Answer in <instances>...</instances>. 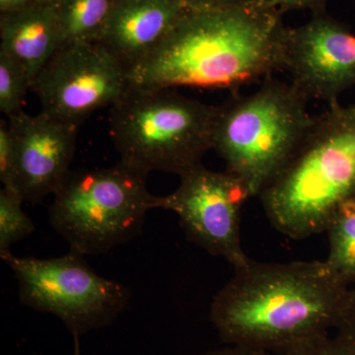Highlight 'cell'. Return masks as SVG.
Returning a JSON list of instances; mask_svg holds the SVG:
<instances>
[{
	"label": "cell",
	"mask_w": 355,
	"mask_h": 355,
	"mask_svg": "<svg viewBox=\"0 0 355 355\" xmlns=\"http://www.w3.org/2000/svg\"><path fill=\"white\" fill-rule=\"evenodd\" d=\"M202 355H275L273 352H268L256 347H244V345H231L227 349L212 350Z\"/></svg>",
	"instance_id": "7402d4cb"
},
{
	"label": "cell",
	"mask_w": 355,
	"mask_h": 355,
	"mask_svg": "<svg viewBox=\"0 0 355 355\" xmlns=\"http://www.w3.org/2000/svg\"><path fill=\"white\" fill-rule=\"evenodd\" d=\"M116 0H53L60 27V48L101 38Z\"/></svg>",
	"instance_id": "5bb4252c"
},
{
	"label": "cell",
	"mask_w": 355,
	"mask_h": 355,
	"mask_svg": "<svg viewBox=\"0 0 355 355\" xmlns=\"http://www.w3.org/2000/svg\"><path fill=\"white\" fill-rule=\"evenodd\" d=\"M128 69L99 42L60 46L32 83L41 112L80 125L130 87Z\"/></svg>",
	"instance_id": "9c48e42d"
},
{
	"label": "cell",
	"mask_w": 355,
	"mask_h": 355,
	"mask_svg": "<svg viewBox=\"0 0 355 355\" xmlns=\"http://www.w3.org/2000/svg\"><path fill=\"white\" fill-rule=\"evenodd\" d=\"M184 6L188 7L223 6V4L232 3L240 0H180Z\"/></svg>",
	"instance_id": "cb8c5ba5"
},
{
	"label": "cell",
	"mask_w": 355,
	"mask_h": 355,
	"mask_svg": "<svg viewBox=\"0 0 355 355\" xmlns=\"http://www.w3.org/2000/svg\"><path fill=\"white\" fill-rule=\"evenodd\" d=\"M308 100L292 86L266 78L249 95H231L216 107L214 146L226 170L252 198L286 165L312 123Z\"/></svg>",
	"instance_id": "5b68a950"
},
{
	"label": "cell",
	"mask_w": 355,
	"mask_h": 355,
	"mask_svg": "<svg viewBox=\"0 0 355 355\" xmlns=\"http://www.w3.org/2000/svg\"><path fill=\"white\" fill-rule=\"evenodd\" d=\"M110 132L120 163L148 176H181L202 164L214 146L216 107L175 89L130 85L111 107Z\"/></svg>",
	"instance_id": "277c9868"
},
{
	"label": "cell",
	"mask_w": 355,
	"mask_h": 355,
	"mask_svg": "<svg viewBox=\"0 0 355 355\" xmlns=\"http://www.w3.org/2000/svg\"><path fill=\"white\" fill-rule=\"evenodd\" d=\"M259 197L282 234L324 232L343 203L355 200V104L336 102L314 116L291 157Z\"/></svg>",
	"instance_id": "3957f363"
},
{
	"label": "cell",
	"mask_w": 355,
	"mask_h": 355,
	"mask_svg": "<svg viewBox=\"0 0 355 355\" xmlns=\"http://www.w3.org/2000/svg\"><path fill=\"white\" fill-rule=\"evenodd\" d=\"M282 355H355L336 336L323 334L294 345Z\"/></svg>",
	"instance_id": "d6986e66"
},
{
	"label": "cell",
	"mask_w": 355,
	"mask_h": 355,
	"mask_svg": "<svg viewBox=\"0 0 355 355\" xmlns=\"http://www.w3.org/2000/svg\"><path fill=\"white\" fill-rule=\"evenodd\" d=\"M179 187L157 197L156 209L179 217L187 237L234 268L250 263L242 248L240 226L245 202L252 198L246 184L227 170L212 171L202 164L180 176Z\"/></svg>",
	"instance_id": "ba28073f"
},
{
	"label": "cell",
	"mask_w": 355,
	"mask_h": 355,
	"mask_svg": "<svg viewBox=\"0 0 355 355\" xmlns=\"http://www.w3.org/2000/svg\"><path fill=\"white\" fill-rule=\"evenodd\" d=\"M335 330L336 338L355 354V286L350 287Z\"/></svg>",
	"instance_id": "ffe728a7"
},
{
	"label": "cell",
	"mask_w": 355,
	"mask_h": 355,
	"mask_svg": "<svg viewBox=\"0 0 355 355\" xmlns=\"http://www.w3.org/2000/svg\"><path fill=\"white\" fill-rule=\"evenodd\" d=\"M0 51L18 62L34 81L60 48V27L53 3H30L2 14Z\"/></svg>",
	"instance_id": "4fadbf2b"
},
{
	"label": "cell",
	"mask_w": 355,
	"mask_h": 355,
	"mask_svg": "<svg viewBox=\"0 0 355 355\" xmlns=\"http://www.w3.org/2000/svg\"><path fill=\"white\" fill-rule=\"evenodd\" d=\"M32 3V0H0V8L3 13L19 10Z\"/></svg>",
	"instance_id": "603a6c76"
},
{
	"label": "cell",
	"mask_w": 355,
	"mask_h": 355,
	"mask_svg": "<svg viewBox=\"0 0 355 355\" xmlns=\"http://www.w3.org/2000/svg\"><path fill=\"white\" fill-rule=\"evenodd\" d=\"M24 200L16 191H0V257L11 254V248L34 233V222L22 209Z\"/></svg>",
	"instance_id": "2e32d148"
},
{
	"label": "cell",
	"mask_w": 355,
	"mask_h": 355,
	"mask_svg": "<svg viewBox=\"0 0 355 355\" xmlns=\"http://www.w3.org/2000/svg\"><path fill=\"white\" fill-rule=\"evenodd\" d=\"M308 101L338 102L355 87V34L324 16L287 29L284 70Z\"/></svg>",
	"instance_id": "30bf717a"
},
{
	"label": "cell",
	"mask_w": 355,
	"mask_h": 355,
	"mask_svg": "<svg viewBox=\"0 0 355 355\" xmlns=\"http://www.w3.org/2000/svg\"><path fill=\"white\" fill-rule=\"evenodd\" d=\"M350 287L324 261H250L214 298L210 321L229 345L284 354L336 328Z\"/></svg>",
	"instance_id": "7a4b0ae2"
},
{
	"label": "cell",
	"mask_w": 355,
	"mask_h": 355,
	"mask_svg": "<svg viewBox=\"0 0 355 355\" xmlns=\"http://www.w3.org/2000/svg\"><path fill=\"white\" fill-rule=\"evenodd\" d=\"M8 125L15 144L16 191L24 202H41L70 172L79 125L23 110L9 118Z\"/></svg>",
	"instance_id": "8fae6325"
},
{
	"label": "cell",
	"mask_w": 355,
	"mask_h": 355,
	"mask_svg": "<svg viewBox=\"0 0 355 355\" xmlns=\"http://www.w3.org/2000/svg\"><path fill=\"white\" fill-rule=\"evenodd\" d=\"M15 275L23 304L62 320L74 336L113 323L130 301V291L97 275L84 256L70 251L51 259L1 258Z\"/></svg>",
	"instance_id": "52a82bcc"
},
{
	"label": "cell",
	"mask_w": 355,
	"mask_h": 355,
	"mask_svg": "<svg viewBox=\"0 0 355 355\" xmlns=\"http://www.w3.org/2000/svg\"><path fill=\"white\" fill-rule=\"evenodd\" d=\"M282 11L260 0L187 7L163 41L128 70L130 85L237 90L284 70Z\"/></svg>",
	"instance_id": "6da1fadb"
},
{
	"label": "cell",
	"mask_w": 355,
	"mask_h": 355,
	"mask_svg": "<svg viewBox=\"0 0 355 355\" xmlns=\"http://www.w3.org/2000/svg\"><path fill=\"white\" fill-rule=\"evenodd\" d=\"M266 6L279 9V11L289 9H316L320 10L324 6L326 0H260Z\"/></svg>",
	"instance_id": "44dd1931"
},
{
	"label": "cell",
	"mask_w": 355,
	"mask_h": 355,
	"mask_svg": "<svg viewBox=\"0 0 355 355\" xmlns=\"http://www.w3.org/2000/svg\"><path fill=\"white\" fill-rule=\"evenodd\" d=\"M53 0H32L34 3H51Z\"/></svg>",
	"instance_id": "d4e9b609"
},
{
	"label": "cell",
	"mask_w": 355,
	"mask_h": 355,
	"mask_svg": "<svg viewBox=\"0 0 355 355\" xmlns=\"http://www.w3.org/2000/svg\"><path fill=\"white\" fill-rule=\"evenodd\" d=\"M146 175L121 163L70 171L53 193L50 221L70 251L107 253L140 234L157 197L147 190Z\"/></svg>",
	"instance_id": "8992f818"
},
{
	"label": "cell",
	"mask_w": 355,
	"mask_h": 355,
	"mask_svg": "<svg viewBox=\"0 0 355 355\" xmlns=\"http://www.w3.org/2000/svg\"><path fill=\"white\" fill-rule=\"evenodd\" d=\"M0 181L4 189L17 193L15 144L8 121L4 120L0 123Z\"/></svg>",
	"instance_id": "ac0fdd59"
},
{
	"label": "cell",
	"mask_w": 355,
	"mask_h": 355,
	"mask_svg": "<svg viewBox=\"0 0 355 355\" xmlns=\"http://www.w3.org/2000/svg\"><path fill=\"white\" fill-rule=\"evenodd\" d=\"M326 232L330 248L324 261L345 284L355 286V200L336 209Z\"/></svg>",
	"instance_id": "9a60e30c"
},
{
	"label": "cell",
	"mask_w": 355,
	"mask_h": 355,
	"mask_svg": "<svg viewBox=\"0 0 355 355\" xmlns=\"http://www.w3.org/2000/svg\"><path fill=\"white\" fill-rule=\"evenodd\" d=\"M32 87L29 74L13 58L0 51V111L8 118L22 111L28 90Z\"/></svg>",
	"instance_id": "e0dca14e"
},
{
	"label": "cell",
	"mask_w": 355,
	"mask_h": 355,
	"mask_svg": "<svg viewBox=\"0 0 355 355\" xmlns=\"http://www.w3.org/2000/svg\"><path fill=\"white\" fill-rule=\"evenodd\" d=\"M187 7L180 0H116L98 42L130 70L157 48Z\"/></svg>",
	"instance_id": "7c38bea8"
}]
</instances>
